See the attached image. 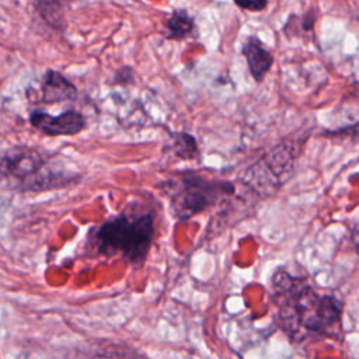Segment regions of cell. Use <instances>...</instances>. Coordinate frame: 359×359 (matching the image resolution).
Listing matches in <instances>:
<instances>
[{"label": "cell", "mask_w": 359, "mask_h": 359, "mask_svg": "<svg viewBox=\"0 0 359 359\" xmlns=\"http://www.w3.org/2000/svg\"><path fill=\"white\" fill-rule=\"evenodd\" d=\"M271 296L280 328L290 339L332 337L341 325L342 304L332 294H321L303 276L279 268L271 279Z\"/></svg>", "instance_id": "obj_1"}, {"label": "cell", "mask_w": 359, "mask_h": 359, "mask_svg": "<svg viewBox=\"0 0 359 359\" xmlns=\"http://www.w3.org/2000/svg\"><path fill=\"white\" fill-rule=\"evenodd\" d=\"M156 233L154 213L122 212L90 234L91 247L95 254L104 257H121L132 265L144 262Z\"/></svg>", "instance_id": "obj_2"}, {"label": "cell", "mask_w": 359, "mask_h": 359, "mask_svg": "<svg viewBox=\"0 0 359 359\" xmlns=\"http://www.w3.org/2000/svg\"><path fill=\"white\" fill-rule=\"evenodd\" d=\"M161 192L170 199L172 215L180 220L212 208L219 199L231 195L234 185L229 181L208 180L195 174H182L161 184Z\"/></svg>", "instance_id": "obj_3"}, {"label": "cell", "mask_w": 359, "mask_h": 359, "mask_svg": "<svg viewBox=\"0 0 359 359\" xmlns=\"http://www.w3.org/2000/svg\"><path fill=\"white\" fill-rule=\"evenodd\" d=\"M0 175L18 182L21 191H43L66 187L76 178L74 174L50 171L46 158L34 149L14 147L0 157Z\"/></svg>", "instance_id": "obj_4"}, {"label": "cell", "mask_w": 359, "mask_h": 359, "mask_svg": "<svg viewBox=\"0 0 359 359\" xmlns=\"http://www.w3.org/2000/svg\"><path fill=\"white\" fill-rule=\"evenodd\" d=\"M29 122L46 136H73L86 128V118L76 109H67L59 115L35 109L29 114Z\"/></svg>", "instance_id": "obj_5"}, {"label": "cell", "mask_w": 359, "mask_h": 359, "mask_svg": "<svg viewBox=\"0 0 359 359\" xmlns=\"http://www.w3.org/2000/svg\"><path fill=\"white\" fill-rule=\"evenodd\" d=\"M79 97L77 87L62 73L46 70L41 80V101L43 104H57L74 101Z\"/></svg>", "instance_id": "obj_6"}, {"label": "cell", "mask_w": 359, "mask_h": 359, "mask_svg": "<svg viewBox=\"0 0 359 359\" xmlns=\"http://www.w3.org/2000/svg\"><path fill=\"white\" fill-rule=\"evenodd\" d=\"M241 52L245 57L248 70L254 80L258 83L262 81L273 65L272 53L268 49H265L262 42L254 35L247 38Z\"/></svg>", "instance_id": "obj_7"}, {"label": "cell", "mask_w": 359, "mask_h": 359, "mask_svg": "<svg viewBox=\"0 0 359 359\" xmlns=\"http://www.w3.org/2000/svg\"><path fill=\"white\" fill-rule=\"evenodd\" d=\"M165 27V38L167 39H174V41H181L185 39L188 35L195 28L194 18L189 15V13L184 8H175L170 14V17L164 22Z\"/></svg>", "instance_id": "obj_8"}, {"label": "cell", "mask_w": 359, "mask_h": 359, "mask_svg": "<svg viewBox=\"0 0 359 359\" xmlns=\"http://www.w3.org/2000/svg\"><path fill=\"white\" fill-rule=\"evenodd\" d=\"M39 17L55 29H65V11L63 4L59 1H38L34 4Z\"/></svg>", "instance_id": "obj_9"}, {"label": "cell", "mask_w": 359, "mask_h": 359, "mask_svg": "<svg viewBox=\"0 0 359 359\" xmlns=\"http://www.w3.org/2000/svg\"><path fill=\"white\" fill-rule=\"evenodd\" d=\"M172 151L184 160H195L199 156V149L195 137L187 132L172 133Z\"/></svg>", "instance_id": "obj_10"}, {"label": "cell", "mask_w": 359, "mask_h": 359, "mask_svg": "<svg viewBox=\"0 0 359 359\" xmlns=\"http://www.w3.org/2000/svg\"><path fill=\"white\" fill-rule=\"evenodd\" d=\"M115 83L118 84H122V86H126L129 83H133V73H132V69L128 67V66H123L121 67L116 74H115Z\"/></svg>", "instance_id": "obj_11"}, {"label": "cell", "mask_w": 359, "mask_h": 359, "mask_svg": "<svg viewBox=\"0 0 359 359\" xmlns=\"http://www.w3.org/2000/svg\"><path fill=\"white\" fill-rule=\"evenodd\" d=\"M236 6L250 11H262L268 6V1H236Z\"/></svg>", "instance_id": "obj_12"}, {"label": "cell", "mask_w": 359, "mask_h": 359, "mask_svg": "<svg viewBox=\"0 0 359 359\" xmlns=\"http://www.w3.org/2000/svg\"><path fill=\"white\" fill-rule=\"evenodd\" d=\"M351 238H352V244H353V248L356 251V254L359 255V226H355L351 231Z\"/></svg>", "instance_id": "obj_13"}]
</instances>
